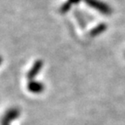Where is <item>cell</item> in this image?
I'll list each match as a JSON object with an SVG mask.
<instances>
[]
</instances>
